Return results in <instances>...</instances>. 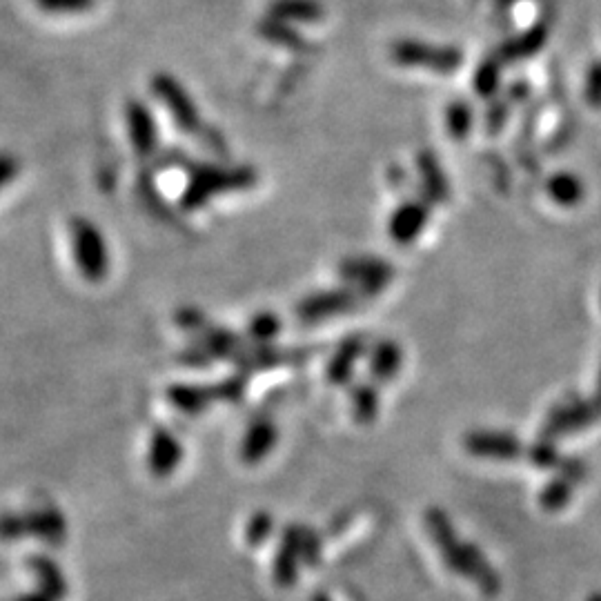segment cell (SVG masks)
<instances>
[{
    "instance_id": "cell-1",
    "label": "cell",
    "mask_w": 601,
    "mask_h": 601,
    "mask_svg": "<svg viewBox=\"0 0 601 601\" xmlns=\"http://www.w3.org/2000/svg\"><path fill=\"white\" fill-rule=\"evenodd\" d=\"M187 181L181 192V212H196L212 199L230 192H245L259 183V172L250 165H221L192 161L187 167Z\"/></svg>"
},
{
    "instance_id": "cell-2",
    "label": "cell",
    "mask_w": 601,
    "mask_h": 601,
    "mask_svg": "<svg viewBox=\"0 0 601 601\" xmlns=\"http://www.w3.org/2000/svg\"><path fill=\"white\" fill-rule=\"evenodd\" d=\"M426 528L430 537L435 539L439 553L450 570H455L461 577H470L486 595L499 593V575L490 568L486 557L475 546L463 544L455 535L450 519L439 508H430L426 512Z\"/></svg>"
},
{
    "instance_id": "cell-3",
    "label": "cell",
    "mask_w": 601,
    "mask_h": 601,
    "mask_svg": "<svg viewBox=\"0 0 601 601\" xmlns=\"http://www.w3.org/2000/svg\"><path fill=\"white\" fill-rule=\"evenodd\" d=\"M70 245L81 277L87 283H101L110 272V248L101 228L85 216H72Z\"/></svg>"
},
{
    "instance_id": "cell-4",
    "label": "cell",
    "mask_w": 601,
    "mask_h": 601,
    "mask_svg": "<svg viewBox=\"0 0 601 601\" xmlns=\"http://www.w3.org/2000/svg\"><path fill=\"white\" fill-rule=\"evenodd\" d=\"M150 90L154 94L156 101H159L167 112H170L174 125L179 127L185 134H199L201 127L205 125L199 107H196L194 98L190 92L185 90V85L179 81V78L159 72L152 76Z\"/></svg>"
},
{
    "instance_id": "cell-5",
    "label": "cell",
    "mask_w": 601,
    "mask_h": 601,
    "mask_svg": "<svg viewBox=\"0 0 601 601\" xmlns=\"http://www.w3.org/2000/svg\"><path fill=\"white\" fill-rule=\"evenodd\" d=\"M390 56L394 63L403 67H423V70L437 74H455L463 63V54L457 47H441L423 41L394 43Z\"/></svg>"
},
{
    "instance_id": "cell-6",
    "label": "cell",
    "mask_w": 601,
    "mask_h": 601,
    "mask_svg": "<svg viewBox=\"0 0 601 601\" xmlns=\"http://www.w3.org/2000/svg\"><path fill=\"white\" fill-rule=\"evenodd\" d=\"M123 114L127 141H130L134 154L141 161L150 163L159 154V123H156L152 107L141 98H130L125 103Z\"/></svg>"
},
{
    "instance_id": "cell-7",
    "label": "cell",
    "mask_w": 601,
    "mask_h": 601,
    "mask_svg": "<svg viewBox=\"0 0 601 601\" xmlns=\"http://www.w3.org/2000/svg\"><path fill=\"white\" fill-rule=\"evenodd\" d=\"M361 294L354 288H334V290H323L317 294H310L297 305V319L301 323H321L328 321L337 314L350 312L359 305Z\"/></svg>"
},
{
    "instance_id": "cell-8",
    "label": "cell",
    "mask_w": 601,
    "mask_h": 601,
    "mask_svg": "<svg viewBox=\"0 0 601 601\" xmlns=\"http://www.w3.org/2000/svg\"><path fill=\"white\" fill-rule=\"evenodd\" d=\"M339 274L361 297L363 294L370 297V294H377L388 288L394 277V270L386 261L374 259V256H352V259L341 261Z\"/></svg>"
},
{
    "instance_id": "cell-9",
    "label": "cell",
    "mask_w": 601,
    "mask_h": 601,
    "mask_svg": "<svg viewBox=\"0 0 601 601\" xmlns=\"http://www.w3.org/2000/svg\"><path fill=\"white\" fill-rule=\"evenodd\" d=\"M463 448H466L470 455L495 461H515L524 455L521 441L515 435H510V432L499 430L470 432V435L463 439Z\"/></svg>"
},
{
    "instance_id": "cell-10",
    "label": "cell",
    "mask_w": 601,
    "mask_h": 601,
    "mask_svg": "<svg viewBox=\"0 0 601 601\" xmlns=\"http://www.w3.org/2000/svg\"><path fill=\"white\" fill-rule=\"evenodd\" d=\"M601 417V399L597 401H577L559 406L553 412L544 426V437L555 439L559 435H568V432H577L581 428L590 426Z\"/></svg>"
},
{
    "instance_id": "cell-11",
    "label": "cell",
    "mask_w": 601,
    "mask_h": 601,
    "mask_svg": "<svg viewBox=\"0 0 601 601\" xmlns=\"http://www.w3.org/2000/svg\"><path fill=\"white\" fill-rule=\"evenodd\" d=\"M305 546V530L299 526H292L285 530L281 539L277 559H274V581L279 586L290 588L299 577V561L303 557Z\"/></svg>"
},
{
    "instance_id": "cell-12",
    "label": "cell",
    "mask_w": 601,
    "mask_h": 601,
    "mask_svg": "<svg viewBox=\"0 0 601 601\" xmlns=\"http://www.w3.org/2000/svg\"><path fill=\"white\" fill-rule=\"evenodd\" d=\"M428 216L430 210L423 201H406L403 205H399L390 216V225H388L392 241H397L399 245H408L415 241L423 232V228H426Z\"/></svg>"
},
{
    "instance_id": "cell-13",
    "label": "cell",
    "mask_w": 601,
    "mask_h": 601,
    "mask_svg": "<svg viewBox=\"0 0 601 601\" xmlns=\"http://www.w3.org/2000/svg\"><path fill=\"white\" fill-rule=\"evenodd\" d=\"M183 459V446L170 430L159 428L154 430L150 439V452H147V466H150L152 475L167 477L179 468Z\"/></svg>"
},
{
    "instance_id": "cell-14",
    "label": "cell",
    "mask_w": 601,
    "mask_h": 601,
    "mask_svg": "<svg viewBox=\"0 0 601 601\" xmlns=\"http://www.w3.org/2000/svg\"><path fill=\"white\" fill-rule=\"evenodd\" d=\"M277 439H279V430L270 419L252 421L250 428L245 430L243 435L241 459L248 463V466L261 463L274 448H277Z\"/></svg>"
},
{
    "instance_id": "cell-15",
    "label": "cell",
    "mask_w": 601,
    "mask_h": 601,
    "mask_svg": "<svg viewBox=\"0 0 601 601\" xmlns=\"http://www.w3.org/2000/svg\"><path fill=\"white\" fill-rule=\"evenodd\" d=\"M165 397L172 403V408L183 412V415H199V412L208 410L210 403L216 399L210 386H194V383H174L167 388Z\"/></svg>"
},
{
    "instance_id": "cell-16",
    "label": "cell",
    "mask_w": 601,
    "mask_h": 601,
    "mask_svg": "<svg viewBox=\"0 0 601 601\" xmlns=\"http://www.w3.org/2000/svg\"><path fill=\"white\" fill-rule=\"evenodd\" d=\"M546 41H548V29H546V25L530 27L528 32L508 38V41L499 47V61L501 63L524 61V58H530V56L539 54L541 49H544Z\"/></svg>"
},
{
    "instance_id": "cell-17",
    "label": "cell",
    "mask_w": 601,
    "mask_h": 601,
    "mask_svg": "<svg viewBox=\"0 0 601 601\" xmlns=\"http://www.w3.org/2000/svg\"><path fill=\"white\" fill-rule=\"evenodd\" d=\"M363 350H366V341L361 337H350L339 343L337 352L332 354V359L328 363V370H325V377H328L332 386H343V383L350 381L354 372V363H357Z\"/></svg>"
},
{
    "instance_id": "cell-18",
    "label": "cell",
    "mask_w": 601,
    "mask_h": 601,
    "mask_svg": "<svg viewBox=\"0 0 601 601\" xmlns=\"http://www.w3.org/2000/svg\"><path fill=\"white\" fill-rule=\"evenodd\" d=\"M417 167L421 174V185H423V194L426 199L432 203H443L450 194V183L448 176L443 172L441 163L437 161V156L432 152H421L417 156Z\"/></svg>"
},
{
    "instance_id": "cell-19",
    "label": "cell",
    "mask_w": 601,
    "mask_h": 601,
    "mask_svg": "<svg viewBox=\"0 0 601 601\" xmlns=\"http://www.w3.org/2000/svg\"><path fill=\"white\" fill-rule=\"evenodd\" d=\"M256 34H259L263 41L292 49V52H308L310 49V43L294 29L292 23H285L281 18L274 16L261 18L259 25H256Z\"/></svg>"
},
{
    "instance_id": "cell-20",
    "label": "cell",
    "mask_w": 601,
    "mask_h": 601,
    "mask_svg": "<svg viewBox=\"0 0 601 601\" xmlns=\"http://www.w3.org/2000/svg\"><path fill=\"white\" fill-rule=\"evenodd\" d=\"M268 16L281 18L285 23H319L323 21V5L319 0H272Z\"/></svg>"
},
{
    "instance_id": "cell-21",
    "label": "cell",
    "mask_w": 601,
    "mask_h": 601,
    "mask_svg": "<svg viewBox=\"0 0 601 601\" xmlns=\"http://www.w3.org/2000/svg\"><path fill=\"white\" fill-rule=\"evenodd\" d=\"M196 341L212 354V359H230L234 361L236 354H239L245 346L243 339L239 334L232 332L230 328H223V325H208Z\"/></svg>"
},
{
    "instance_id": "cell-22",
    "label": "cell",
    "mask_w": 601,
    "mask_h": 601,
    "mask_svg": "<svg viewBox=\"0 0 601 601\" xmlns=\"http://www.w3.org/2000/svg\"><path fill=\"white\" fill-rule=\"evenodd\" d=\"M23 532L56 544L65 537V519L56 510H36L32 515H23Z\"/></svg>"
},
{
    "instance_id": "cell-23",
    "label": "cell",
    "mask_w": 601,
    "mask_h": 601,
    "mask_svg": "<svg viewBox=\"0 0 601 601\" xmlns=\"http://www.w3.org/2000/svg\"><path fill=\"white\" fill-rule=\"evenodd\" d=\"M403 352L394 341H381L370 354V374L377 381H390L399 374Z\"/></svg>"
},
{
    "instance_id": "cell-24",
    "label": "cell",
    "mask_w": 601,
    "mask_h": 601,
    "mask_svg": "<svg viewBox=\"0 0 601 601\" xmlns=\"http://www.w3.org/2000/svg\"><path fill=\"white\" fill-rule=\"evenodd\" d=\"M29 568L32 573L38 577V590L43 595H47L52 601H61L67 593L65 586V577L58 566H54V561H49L47 557H32L29 559Z\"/></svg>"
},
{
    "instance_id": "cell-25",
    "label": "cell",
    "mask_w": 601,
    "mask_h": 601,
    "mask_svg": "<svg viewBox=\"0 0 601 601\" xmlns=\"http://www.w3.org/2000/svg\"><path fill=\"white\" fill-rule=\"evenodd\" d=\"M139 196L141 201L147 210H150L156 219H170L172 216V208L170 203H167V199L163 196V192L159 190V185H156V174L147 167V170H141L139 174Z\"/></svg>"
},
{
    "instance_id": "cell-26",
    "label": "cell",
    "mask_w": 601,
    "mask_h": 601,
    "mask_svg": "<svg viewBox=\"0 0 601 601\" xmlns=\"http://www.w3.org/2000/svg\"><path fill=\"white\" fill-rule=\"evenodd\" d=\"M281 334V319L274 312H259L250 319L245 328V339L252 346H274V339Z\"/></svg>"
},
{
    "instance_id": "cell-27",
    "label": "cell",
    "mask_w": 601,
    "mask_h": 601,
    "mask_svg": "<svg viewBox=\"0 0 601 601\" xmlns=\"http://www.w3.org/2000/svg\"><path fill=\"white\" fill-rule=\"evenodd\" d=\"M548 196L555 203L564 205V208H570V205H577L584 199V183H581L575 174H555L553 179L548 181Z\"/></svg>"
},
{
    "instance_id": "cell-28",
    "label": "cell",
    "mask_w": 601,
    "mask_h": 601,
    "mask_svg": "<svg viewBox=\"0 0 601 601\" xmlns=\"http://www.w3.org/2000/svg\"><path fill=\"white\" fill-rule=\"evenodd\" d=\"M352 412L354 419L361 423H372L379 415V390L370 386V383H363V386H357L352 390Z\"/></svg>"
},
{
    "instance_id": "cell-29",
    "label": "cell",
    "mask_w": 601,
    "mask_h": 601,
    "mask_svg": "<svg viewBox=\"0 0 601 601\" xmlns=\"http://www.w3.org/2000/svg\"><path fill=\"white\" fill-rule=\"evenodd\" d=\"M575 484H577V481H573L566 475L553 479L544 490H541L539 504L544 506L546 510H561L568 504L570 497H573V486Z\"/></svg>"
},
{
    "instance_id": "cell-30",
    "label": "cell",
    "mask_w": 601,
    "mask_h": 601,
    "mask_svg": "<svg viewBox=\"0 0 601 601\" xmlns=\"http://www.w3.org/2000/svg\"><path fill=\"white\" fill-rule=\"evenodd\" d=\"M446 127L452 139L463 141L472 130V110L463 101H455L446 110Z\"/></svg>"
},
{
    "instance_id": "cell-31",
    "label": "cell",
    "mask_w": 601,
    "mask_h": 601,
    "mask_svg": "<svg viewBox=\"0 0 601 601\" xmlns=\"http://www.w3.org/2000/svg\"><path fill=\"white\" fill-rule=\"evenodd\" d=\"M501 83V61L499 58H488L479 65L475 74V90L479 96H492L499 90Z\"/></svg>"
},
{
    "instance_id": "cell-32",
    "label": "cell",
    "mask_w": 601,
    "mask_h": 601,
    "mask_svg": "<svg viewBox=\"0 0 601 601\" xmlns=\"http://www.w3.org/2000/svg\"><path fill=\"white\" fill-rule=\"evenodd\" d=\"M190 163H192L190 154L181 150V147H165V150H159V154L154 156L147 167H150V170L156 174V172H167V170H187Z\"/></svg>"
},
{
    "instance_id": "cell-33",
    "label": "cell",
    "mask_w": 601,
    "mask_h": 601,
    "mask_svg": "<svg viewBox=\"0 0 601 601\" xmlns=\"http://www.w3.org/2000/svg\"><path fill=\"white\" fill-rule=\"evenodd\" d=\"M272 530H274V517L270 512L265 510L254 512L248 521V526H245V539H248V544L259 546L272 535Z\"/></svg>"
},
{
    "instance_id": "cell-34",
    "label": "cell",
    "mask_w": 601,
    "mask_h": 601,
    "mask_svg": "<svg viewBox=\"0 0 601 601\" xmlns=\"http://www.w3.org/2000/svg\"><path fill=\"white\" fill-rule=\"evenodd\" d=\"M245 388H248V374L245 372L230 374V377H225L221 383L212 386L214 397L221 401H239L245 394Z\"/></svg>"
},
{
    "instance_id": "cell-35",
    "label": "cell",
    "mask_w": 601,
    "mask_h": 601,
    "mask_svg": "<svg viewBox=\"0 0 601 601\" xmlns=\"http://www.w3.org/2000/svg\"><path fill=\"white\" fill-rule=\"evenodd\" d=\"M174 321L181 330L194 334V337H199V334L210 325L208 317H205V312L199 310V308H194V305H185V308L176 310Z\"/></svg>"
},
{
    "instance_id": "cell-36",
    "label": "cell",
    "mask_w": 601,
    "mask_h": 601,
    "mask_svg": "<svg viewBox=\"0 0 601 601\" xmlns=\"http://www.w3.org/2000/svg\"><path fill=\"white\" fill-rule=\"evenodd\" d=\"M47 14H81L94 5V0H36Z\"/></svg>"
},
{
    "instance_id": "cell-37",
    "label": "cell",
    "mask_w": 601,
    "mask_h": 601,
    "mask_svg": "<svg viewBox=\"0 0 601 601\" xmlns=\"http://www.w3.org/2000/svg\"><path fill=\"white\" fill-rule=\"evenodd\" d=\"M530 463H535L537 468H561L564 459L559 457V452L550 446V443H537L528 450Z\"/></svg>"
},
{
    "instance_id": "cell-38",
    "label": "cell",
    "mask_w": 601,
    "mask_h": 601,
    "mask_svg": "<svg viewBox=\"0 0 601 601\" xmlns=\"http://www.w3.org/2000/svg\"><path fill=\"white\" fill-rule=\"evenodd\" d=\"M199 136H201V141H203V145L208 147V150L214 154V156H221V159H225V156L230 154V150H228V141L223 139V134L216 130V127H212V125H203L201 127V132H199Z\"/></svg>"
},
{
    "instance_id": "cell-39",
    "label": "cell",
    "mask_w": 601,
    "mask_h": 601,
    "mask_svg": "<svg viewBox=\"0 0 601 601\" xmlns=\"http://www.w3.org/2000/svg\"><path fill=\"white\" fill-rule=\"evenodd\" d=\"M586 101L595 110H601V63H595L588 70L586 78Z\"/></svg>"
},
{
    "instance_id": "cell-40",
    "label": "cell",
    "mask_w": 601,
    "mask_h": 601,
    "mask_svg": "<svg viewBox=\"0 0 601 601\" xmlns=\"http://www.w3.org/2000/svg\"><path fill=\"white\" fill-rule=\"evenodd\" d=\"M181 361L185 363V366H192V368H199V366H208V363H212V354L205 350L199 341H194L190 348H185L183 354H181Z\"/></svg>"
},
{
    "instance_id": "cell-41",
    "label": "cell",
    "mask_w": 601,
    "mask_h": 601,
    "mask_svg": "<svg viewBox=\"0 0 601 601\" xmlns=\"http://www.w3.org/2000/svg\"><path fill=\"white\" fill-rule=\"evenodd\" d=\"M18 170H21V163H18L16 156L9 152H0V190L16 179Z\"/></svg>"
},
{
    "instance_id": "cell-42",
    "label": "cell",
    "mask_w": 601,
    "mask_h": 601,
    "mask_svg": "<svg viewBox=\"0 0 601 601\" xmlns=\"http://www.w3.org/2000/svg\"><path fill=\"white\" fill-rule=\"evenodd\" d=\"M21 601H52V599H49L47 595H43V593H41V590H38V593L27 595V597H23Z\"/></svg>"
},
{
    "instance_id": "cell-43",
    "label": "cell",
    "mask_w": 601,
    "mask_h": 601,
    "mask_svg": "<svg viewBox=\"0 0 601 601\" xmlns=\"http://www.w3.org/2000/svg\"><path fill=\"white\" fill-rule=\"evenodd\" d=\"M512 3H515V0H497V7H499V9H501V7L508 9Z\"/></svg>"
},
{
    "instance_id": "cell-44",
    "label": "cell",
    "mask_w": 601,
    "mask_h": 601,
    "mask_svg": "<svg viewBox=\"0 0 601 601\" xmlns=\"http://www.w3.org/2000/svg\"><path fill=\"white\" fill-rule=\"evenodd\" d=\"M588 601H601V595H593V597H588Z\"/></svg>"
},
{
    "instance_id": "cell-45",
    "label": "cell",
    "mask_w": 601,
    "mask_h": 601,
    "mask_svg": "<svg viewBox=\"0 0 601 601\" xmlns=\"http://www.w3.org/2000/svg\"><path fill=\"white\" fill-rule=\"evenodd\" d=\"M599 399H601V372H599Z\"/></svg>"
}]
</instances>
